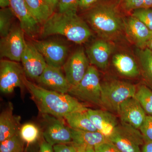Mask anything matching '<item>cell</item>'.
Here are the masks:
<instances>
[{"label":"cell","mask_w":152,"mask_h":152,"mask_svg":"<svg viewBox=\"0 0 152 152\" xmlns=\"http://www.w3.org/2000/svg\"><path fill=\"white\" fill-rule=\"evenodd\" d=\"M25 87L40 113L61 118L75 112L86 111L88 108L69 94L48 89L30 81L25 77Z\"/></svg>","instance_id":"6da1fadb"},{"label":"cell","mask_w":152,"mask_h":152,"mask_svg":"<svg viewBox=\"0 0 152 152\" xmlns=\"http://www.w3.org/2000/svg\"><path fill=\"white\" fill-rule=\"evenodd\" d=\"M42 25V37L61 35L76 44H81L92 35L88 26L75 11L53 13Z\"/></svg>","instance_id":"7a4b0ae2"},{"label":"cell","mask_w":152,"mask_h":152,"mask_svg":"<svg viewBox=\"0 0 152 152\" xmlns=\"http://www.w3.org/2000/svg\"><path fill=\"white\" fill-rule=\"evenodd\" d=\"M87 21L93 30L104 39H113L124 29V20L117 7L110 3H102L90 9Z\"/></svg>","instance_id":"3957f363"},{"label":"cell","mask_w":152,"mask_h":152,"mask_svg":"<svg viewBox=\"0 0 152 152\" xmlns=\"http://www.w3.org/2000/svg\"><path fill=\"white\" fill-rule=\"evenodd\" d=\"M135 85L122 81L114 80L101 84V106L111 112L116 113L123 102L134 97Z\"/></svg>","instance_id":"277c9868"},{"label":"cell","mask_w":152,"mask_h":152,"mask_svg":"<svg viewBox=\"0 0 152 152\" xmlns=\"http://www.w3.org/2000/svg\"><path fill=\"white\" fill-rule=\"evenodd\" d=\"M68 94L86 102L101 106V83L96 67L90 65L80 82L71 87Z\"/></svg>","instance_id":"5b68a950"},{"label":"cell","mask_w":152,"mask_h":152,"mask_svg":"<svg viewBox=\"0 0 152 152\" xmlns=\"http://www.w3.org/2000/svg\"><path fill=\"white\" fill-rule=\"evenodd\" d=\"M108 139L122 152H141L145 143L140 130L122 121Z\"/></svg>","instance_id":"8992f818"},{"label":"cell","mask_w":152,"mask_h":152,"mask_svg":"<svg viewBox=\"0 0 152 152\" xmlns=\"http://www.w3.org/2000/svg\"><path fill=\"white\" fill-rule=\"evenodd\" d=\"M26 77L23 67L18 62L1 60L0 62V90L3 94L13 92L15 88L25 87Z\"/></svg>","instance_id":"52a82bcc"},{"label":"cell","mask_w":152,"mask_h":152,"mask_svg":"<svg viewBox=\"0 0 152 152\" xmlns=\"http://www.w3.org/2000/svg\"><path fill=\"white\" fill-rule=\"evenodd\" d=\"M43 122L44 140L53 146L59 144L72 143L71 128L66 126L61 118L42 114Z\"/></svg>","instance_id":"ba28073f"},{"label":"cell","mask_w":152,"mask_h":152,"mask_svg":"<svg viewBox=\"0 0 152 152\" xmlns=\"http://www.w3.org/2000/svg\"><path fill=\"white\" fill-rule=\"evenodd\" d=\"M23 30L20 27L12 28L7 35L0 41V55L14 61H20L26 42Z\"/></svg>","instance_id":"9c48e42d"},{"label":"cell","mask_w":152,"mask_h":152,"mask_svg":"<svg viewBox=\"0 0 152 152\" xmlns=\"http://www.w3.org/2000/svg\"><path fill=\"white\" fill-rule=\"evenodd\" d=\"M89 62L83 48L78 49L66 61L63 69L72 87L77 85L84 77L90 66Z\"/></svg>","instance_id":"30bf717a"},{"label":"cell","mask_w":152,"mask_h":152,"mask_svg":"<svg viewBox=\"0 0 152 152\" xmlns=\"http://www.w3.org/2000/svg\"><path fill=\"white\" fill-rule=\"evenodd\" d=\"M21 61L26 75L37 81L48 65L42 55L30 42H26Z\"/></svg>","instance_id":"8fae6325"},{"label":"cell","mask_w":152,"mask_h":152,"mask_svg":"<svg viewBox=\"0 0 152 152\" xmlns=\"http://www.w3.org/2000/svg\"><path fill=\"white\" fill-rule=\"evenodd\" d=\"M32 43L43 56L47 64L62 67L67 56V47L54 41L35 40Z\"/></svg>","instance_id":"7c38bea8"},{"label":"cell","mask_w":152,"mask_h":152,"mask_svg":"<svg viewBox=\"0 0 152 152\" xmlns=\"http://www.w3.org/2000/svg\"><path fill=\"white\" fill-rule=\"evenodd\" d=\"M10 7L18 19L20 26L25 34L31 38L40 33V24L33 16L25 0H10Z\"/></svg>","instance_id":"4fadbf2b"},{"label":"cell","mask_w":152,"mask_h":152,"mask_svg":"<svg viewBox=\"0 0 152 152\" xmlns=\"http://www.w3.org/2000/svg\"><path fill=\"white\" fill-rule=\"evenodd\" d=\"M117 113L121 121L140 129L147 115L140 104L134 97L127 99L120 105Z\"/></svg>","instance_id":"5bb4252c"},{"label":"cell","mask_w":152,"mask_h":152,"mask_svg":"<svg viewBox=\"0 0 152 152\" xmlns=\"http://www.w3.org/2000/svg\"><path fill=\"white\" fill-rule=\"evenodd\" d=\"M37 81L48 89L62 94H68L72 87L61 68L48 65Z\"/></svg>","instance_id":"9a60e30c"},{"label":"cell","mask_w":152,"mask_h":152,"mask_svg":"<svg viewBox=\"0 0 152 152\" xmlns=\"http://www.w3.org/2000/svg\"><path fill=\"white\" fill-rule=\"evenodd\" d=\"M124 30L129 39L140 49L146 48L152 32L143 23L131 16L124 20Z\"/></svg>","instance_id":"2e32d148"},{"label":"cell","mask_w":152,"mask_h":152,"mask_svg":"<svg viewBox=\"0 0 152 152\" xmlns=\"http://www.w3.org/2000/svg\"><path fill=\"white\" fill-rule=\"evenodd\" d=\"M87 113L97 131L107 138L119 124L117 117L107 110L88 109Z\"/></svg>","instance_id":"e0dca14e"},{"label":"cell","mask_w":152,"mask_h":152,"mask_svg":"<svg viewBox=\"0 0 152 152\" xmlns=\"http://www.w3.org/2000/svg\"><path fill=\"white\" fill-rule=\"evenodd\" d=\"M114 46L107 40L95 41L87 50L90 62L101 69H105L108 65L109 58L113 51Z\"/></svg>","instance_id":"ac0fdd59"},{"label":"cell","mask_w":152,"mask_h":152,"mask_svg":"<svg viewBox=\"0 0 152 152\" xmlns=\"http://www.w3.org/2000/svg\"><path fill=\"white\" fill-rule=\"evenodd\" d=\"M20 117L13 113L12 104L10 103L0 115V142L19 134Z\"/></svg>","instance_id":"d6986e66"},{"label":"cell","mask_w":152,"mask_h":152,"mask_svg":"<svg viewBox=\"0 0 152 152\" xmlns=\"http://www.w3.org/2000/svg\"><path fill=\"white\" fill-rule=\"evenodd\" d=\"M72 141V145L75 148L95 147L108 141L102 134L96 132L74 129L71 128Z\"/></svg>","instance_id":"ffe728a7"},{"label":"cell","mask_w":152,"mask_h":152,"mask_svg":"<svg viewBox=\"0 0 152 152\" xmlns=\"http://www.w3.org/2000/svg\"><path fill=\"white\" fill-rule=\"evenodd\" d=\"M113 65L122 75L135 77L140 74V69L134 59L126 54L118 53L113 58Z\"/></svg>","instance_id":"44dd1931"},{"label":"cell","mask_w":152,"mask_h":152,"mask_svg":"<svg viewBox=\"0 0 152 152\" xmlns=\"http://www.w3.org/2000/svg\"><path fill=\"white\" fill-rule=\"evenodd\" d=\"M87 111L71 113L64 117V119L69 127L74 129L96 132V129L88 116Z\"/></svg>","instance_id":"7402d4cb"},{"label":"cell","mask_w":152,"mask_h":152,"mask_svg":"<svg viewBox=\"0 0 152 152\" xmlns=\"http://www.w3.org/2000/svg\"><path fill=\"white\" fill-rule=\"evenodd\" d=\"M33 16L40 25L53 14L54 12L47 4L45 0H25Z\"/></svg>","instance_id":"603a6c76"},{"label":"cell","mask_w":152,"mask_h":152,"mask_svg":"<svg viewBox=\"0 0 152 152\" xmlns=\"http://www.w3.org/2000/svg\"><path fill=\"white\" fill-rule=\"evenodd\" d=\"M138 55L142 74L152 88V53L146 48L140 49Z\"/></svg>","instance_id":"cb8c5ba5"},{"label":"cell","mask_w":152,"mask_h":152,"mask_svg":"<svg viewBox=\"0 0 152 152\" xmlns=\"http://www.w3.org/2000/svg\"><path fill=\"white\" fill-rule=\"evenodd\" d=\"M19 135L28 146L35 143L39 138L41 131L37 126L32 123H27L21 126Z\"/></svg>","instance_id":"d4e9b609"},{"label":"cell","mask_w":152,"mask_h":152,"mask_svg":"<svg viewBox=\"0 0 152 152\" xmlns=\"http://www.w3.org/2000/svg\"><path fill=\"white\" fill-rule=\"evenodd\" d=\"M135 97L138 101L147 115H152V90L142 85L137 90Z\"/></svg>","instance_id":"484cf974"},{"label":"cell","mask_w":152,"mask_h":152,"mask_svg":"<svg viewBox=\"0 0 152 152\" xmlns=\"http://www.w3.org/2000/svg\"><path fill=\"white\" fill-rule=\"evenodd\" d=\"M24 144L19 133L0 142V152H24Z\"/></svg>","instance_id":"4316f807"},{"label":"cell","mask_w":152,"mask_h":152,"mask_svg":"<svg viewBox=\"0 0 152 152\" xmlns=\"http://www.w3.org/2000/svg\"><path fill=\"white\" fill-rule=\"evenodd\" d=\"M15 15L10 7L1 9L0 10V35L4 37L12 29V24Z\"/></svg>","instance_id":"83f0119b"},{"label":"cell","mask_w":152,"mask_h":152,"mask_svg":"<svg viewBox=\"0 0 152 152\" xmlns=\"http://www.w3.org/2000/svg\"><path fill=\"white\" fill-rule=\"evenodd\" d=\"M120 3L123 9L128 12L152 8V0H120Z\"/></svg>","instance_id":"f1b7e54d"},{"label":"cell","mask_w":152,"mask_h":152,"mask_svg":"<svg viewBox=\"0 0 152 152\" xmlns=\"http://www.w3.org/2000/svg\"><path fill=\"white\" fill-rule=\"evenodd\" d=\"M132 12V16L143 23L152 32V8L137 9Z\"/></svg>","instance_id":"f546056e"},{"label":"cell","mask_w":152,"mask_h":152,"mask_svg":"<svg viewBox=\"0 0 152 152\" xmlns=\"http://www.w3.org/2000/svg\"><path fill=\"white\" fill-rule=\"evenodd\" d=\"M139 130L142 135L145 142H152V115H147Z\"/></svg>","instance_id":"4dcf8cb0"},{"label":"cell","mask_w":152,"mask_h":152,"mask_svg":"<svg viewBox=\"0 0 152 152\" xmlns=\"http://www.w3.org/2000/svg\"><path fill=\"white\" fill-rule=\"evenodd\" d=\"M79 0H61L58 5V12H61L72 11L77 12Z\"/></svg>","instance_id":"1f68e13d"},{"label":"cell","mask_w":152,"mask_h":152,"mask_svg":"<svg viewBox=\"0 0 152 152\" xmlns=\"http://www.w3.org/2000/svg\"><path fill=\"white\" fill-rule=\"evenodd\" d=\"M94 149L96 152H122L109 140L95 147Z\"/></svg>","instance_id":"d6a6232c"},{"label":"cell","mask_w":152,"mask_h":152,"mask_svg":"<svg viewBox=\"0 0 152 152\" xmlns=\"http://www.w3.org/2000/svg\"><path fill=\"white\" fill-rule=\"evenodd\" d=\"M54 152H77L75 147L72 145L59 144L53 146Z\"/></svg>","instance_id":"836d02e7"},{"label":"cell","mask_w":152,"mask_h":152,"mask_svg":"<svg viewBox=\"0 0 152 152\" xmlns=\"http://www.w3.org/2000/svg\"><path fill=\"white\" fill-rule=\"evenodd\" d=\"M39 152H54L53 146L44 140L40 144Z\"/></svg>","instance_id":"e575fe53"},{"label":"cell","mask_w":152,"mask_h":152,"mask_svg":"<svg viewBox=\"0 0 152 152\" xmlns=\"http://www.w3.org/2000/svg\"><path fill=\"white\" fill-rule=\"evenodd\" d=\"M98 0H79V7L82 9L89 8Z\"/></svg>","instance_id":"d590c367"},{"label":"cell","mask_w":152,"mask_h":152,"mask_svg":"<svg viewBox=\"0 0 152 152\" xmlns=\"http://www.w3.org/2000/svg\"><path fill=\"white\" fill-rule=\"evenodd\" d=\"M60 1L61 0H45L48 5L53 12L56 8L58 7Z\"/></svg>","instance_id":"8d00e7d4"},{"label":"cell","mask_w":152,"mask_h":152,"mask_svg":"<svg viewBox=\"0 0 152 152\" xmlns=\"http://www.w3.org/2000/svg\"><path fill=\"white\" fill-rule=\"evenodd\" d=\"M142 146L141 152H152V142H145Z\"/></svg>","instance_id":"74e56055"},{"label":"cell","mask_w":152,"mask_h":152,"mask_svg":"<svg viewBox=\"0 0 152 152\" xmlns=\"http://www.w3.org/2000/svg\"><path fill=\"white\" fill-rule=\"evenodd\" d=\"M75 148L77 152H96L94 148L91 147Z\"/></svg>","instance_id":"f35d334b"},{"label":"cell","mask_w":152,"mask_h":152,"mask_svg":"<svg viewBox=\"0 0 152 152\" xmlns=\"http://www.w3.org/2000/svg\"><path fill=\"white\" fill-rule=\"evenodd\" d=\"M10 6V0H0V7L2 9L6 8Z\"/></svg>","instance_id":"ab89813d"},{"label":"cell","mask_w":152,"mask_h":152,"mask_svg":"<svg viewBox=\"0 0 152 152\" xmlns=\"http://www.w3.org/2000/svg\"><path fill=\"white\" fill-rule=\"evenodd\" d=\"M152 53V36L147 43L146 48Z\"/></svg>","instance_id":"60d3db41"},{"label":"cell","mask_w":152,"mask_h":152,"mask_svg":"<svg viewBox=\"0 0 152 152\" xmlns=\"http://www.w3.org/2000/svg\"><path fill=\"white\" fill-rule=\"evenodd\" d=\"M26 152H37V151L34 148L30 146V145H28L27 149Z\"/></svg>","instance_id":"b9f144b4"},{"label":"cell","mask_w":152,"mask_h":152,"mask_svg":"<svg viewBox=\"0 0 152 152\" xmlns=\"http://www.w3.org/2000/svg\"></svg>","instance_id":"7bdbcfd3"}]
</instances>
